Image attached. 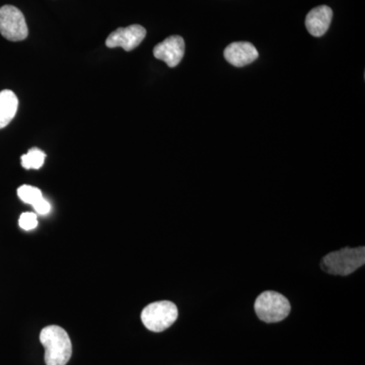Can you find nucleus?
I'll list each match as a JSON object with an SVG mask.
<instances>
[{"mask_svg": "<svg viewBox=\"0 0 365 365\" xmlns=\"http://www.w3.org/2000/svg\"><path fill=\"white\" fill-rule=\"evenodd\" d=\"M365 264V248H344L326 255L321 262L322 270L332 275L348 276Z\"/></svg>", "mask_w": 365, "mask_h": 365, "instance_id": "obj_2", "label": "nucleus"}, {"mask_svg": "<svg viewBox=\"0 0 365 365\" xmlns=\"http://www.w3.org/2000/svg\"><path fill=\"white\" fill-rule=\"evenodd\" d=\"M333 19V11L331 7L319 6L314 7L306 18L307 30L314 37L319 38L325 35L330 28Z\"/></svg>", "mask_w": 365, "mask_h": 365, "instance_id": "obj_9", "label": "nucleus"}, {"mask_svg": "<svg viewBox=\"0 0 365 365\" xmlns=\"http://www.w3.org/2000/svg\"><path fill=\"white\" fill-rule=\"evenodd\" d=\"M41 344L45 347L46 365H66L71 359L72 344L68 334L61 327H45L40 333Z\"/></svg>", "mask_w": 365, "mask_h": 365, "instance_id": "obj_1", "label": "nucleus"}, {"mask_svg": "<svg viewBox=\"0 0 365 365\" xmlns=\"http://www.w3.org/2000/svg\"><path fill=\"white\" fill-rule=\"evenodd\" d=\"M289 300L276 292H264L255 302V312L261 321L265 323H278L287 319L290 314Z\"/></svg>", "mask_w": 365, "mask_h": 365, "instance_id": "obj_3", "label": "nucleus"}, {"mask_svg": "<svg viewBox=\"0 0 365 365\" xmlns=\"http://www.w3.org/2000/svg\"><path fill=\"white\" fill-rule=\"evenodd\" d=\"M0 34L11 42L26 39L29 29L20 9L13 6L0 7Z\"/></svg>", "mask_w": 365, "mask_h": 365, "instance_id": "obj_5", "label": "nucleus"}, {"mask_svg": "<svg viewBox=\"0 0 365 365\" xmlns=\"http://www.w3.org/2000/svg\"><path fill=\"white\" fill-rule=\"evenodd\" d=\"M223 55L228 63L235 67L249 66L259 57L256 47L250 42L232 43L225 48Z\"/></svg>", "mask_w": 365, "mask_h": 365, "instance_id": "obj_8", "label": "nucleus"}, {"mask_svg": "<svg viewBox=\"0 0 365 365\" xmlns=\"http://www.w3.org/2000/svg\"><path fill=\"white\" fill-rule=\"evenodd\" d=\"M33 207L35 209L36 212L39 213L41 215H48L50 210H51V205L46 200L44 197H43L41 200L38 201L37 203L34 204Z\"/></svg>", "mask_w": 365, "mask_h": 365, "instance_id": "obj_14", "label": "nucleus"}, {"mask_svg": "<svg viewBox=\"0 0 365 365\" xmlns=\"http://www.w3.org/2000/svg\"><path fill=\"white\" fill-rule=\"evenodd\" d=\"M146 36V30L140 25H132L127 28H119L110 34L106 40L108 48H123L129 52L141 44Z\"/></svg>", "mask_w": 365, "mask_h": 365, "instance_id": "obj_6", "label": "nucleus"}, {"mask_svg": "<svg viewBox=\"0 0 365 365\" xmlns=\"http://www.w3.org/2000/svg\"><path fill=\"white\" fill-rule=\"evenodd\" d=\"M19 225L25 230H32L34 228L37 227L38 220L37 215L33 212H25L20 216L19 220Z\"/></svg>", "mask_w": 365, "mask_h": 365, "instance_id": "obj_13", "label": "nucleus"}, {"mask_svg": "<svg viewBox=\"0 0 365 365\" xmlns=\"http://www.w3.org/2000/svg\"><path fill=\"white\" fill-rule=\"evenodd\" d=\"M19 100L13 91H0V129L13 121L18 112Z\"/></svg>", "mask_w": 365, "mask_h": 365, "instance_id": "obj_10", "label": "nucleus"}, {"mask_svg": "<svg viewBox=\"0 0 365 365\" xmlns=\"http://www.w3.org/2000/svg\"><path fill=\"white\" fill-rule=\"evenodd\" d=\"M18 196L24 203L30 204L32 206L43 198L41 190L36 188V187L30 186V185H23V186H21L18 189Z\"/></svg>", "mask_w": 365, "mask_h": 365, "instance_id": "obj_12", "label": "nucleus"}, {"mask_svg": "<svg viewBox=\"0 0 365 365\" xmlns=\"http://www.w3.org/2000/svg\"><path fill=\"white\" fill-rule=\"evenodd\" d=\"M178 307L169 300L153 302L144 307L141 313V321L148 330L160 333L169 329L177 321Z\"/></svg>", "mask_w": 365, "mask_h": 365, "instance_id": "obj_4", "label": "nucleus"}, {"mask_svg": "<svg viewBox=\"0 0 365 365\" xmlns=\"http://www.w3.org/2000/svg\"><path fill=\"white\" fill-rule=\"evenodd\" d=\"M185 54V41L181 36H170L155 46L153 55L162 60L169 67H176L182 61Z\"/></svg>", "mask_w": 365, "mask_h": 365, "instance_id": "obj_7", "label": "nucleus"}, {"mask_svg": "<svg viewBox=\"0 0 365 365\" xmlns=\"http://www.w3.org/2000/svg\"><path fill=\"white\" fill-rule=\"evenodd\" d=\"M45 158L44 151L34 148L21 157V167L26 170H39L44 165Z\"/></svg>", "mask_w": 365, "mask_h": 365, "instance_id": "obj_11", "label": "nucleus"}]
</instances>
